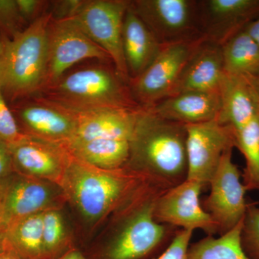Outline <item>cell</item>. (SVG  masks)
I'll use <instances>...</instances> for the list:
<instances>
[{"label": "cell", "instance_id": "obj_21", "mask_svg": "<svg viewBox=\"0 0 259 259\" xmlns=\"http://www.w3.org/2000/svg\"><path fill=\"white\" fill-rule=\"evenodd\" d=\"M162 47L131 8L130 2L122 28V49L130 79L138 77L147 69L157 57Z\"/></svg>", "mask_w": 259, "mask_h": 259}, {"label": "cell", "instance_id": "obj_28", "mask_svg": "<svg viewBox=\"0 0 259 259\" xmlns=\"http://www.w3.org/2000/svg\"><path fill=\"white\" fill-rule=\"evenodd\" d=\"M241 241L242 248L250 259H259V207L254 202L247 206Z\"/></svg>", "mask_w": 259, "mask_h": 259}, {"label": "cell", "instance_id": "obj_26", "mask_svg": "<svg viewBox=\"0 0 259 259\" xmlns=\"http://www.w3.org/2000/svg\"><path fill=\"white\" fill-rule=\"evenodd\" d=\"M235 148L245 158L243 183L248 191H259V114L249 123L235 131Z\"/></svg>", "mask_w": 259, "mask_h": 259}, {"label": "cell", "instance_id": "obj_7", "mask_svg": "<svg viewBox=\"0 0 259 259\" xmlns=\"http://www.w3.org/2000/svg\"><path fill=\"white\" fill-rule=\"evenodd\" d=\"M204 37L163 45L161 51L138 77L128 84L135 101L147 108L169 97L187 61Z\"/></svg>", "mask_w": 259, "mask_h": 259}, {"label": "cell", "instance_id": "obj_14", "mask_svg": "<svg viewBox=\"0 0 259 259\" xmlns=\"http://www.w3.org/2000/svg\"><path fill=\"white\" fill-rule=\"evenodd\" d=\"M259 16V0L199 1V31L204 40L223 46Z\"/></svg>", "mask_w": 259, "mask_h": 259}, {"label": "cell", "instance_id": "obj_22", "mask_svg": "<svg viewBox=\"0 0 259 259\" xmlns=\"http://www.w3.org/2000/svg\"><path fill=\"white\" fill-rule=\"evenodd\" d=\"M64 146L74 157L102 169L125 168L130 156V141L125 140L72 141Z\"/></svg>", "mask_w": 259, "mask_h": 259}, {"label": "cell", "instance_id": "obj_8", "mask_svg": "<svg viewBox=\"0 0 259 259\" xmlns=\"http://www.w3.org/2000/svg\"><path fill=\"white\" fill-rule=\"evenodd\" d=\"M131 7L161 45L202 37L199 1L136 0Z\"/></svg>", "mask_w": 259, "mask_h": 259}, {"label": "cell", "instance_id": "obj_3", "mask_svg": "<svg viewBox=\"0 0 259 259\" xmlns=\"http://www.w3.org/2000/svg\"><path fill=\"white\" fill-rule=\"evenodd\" d=\"M144 181L125 168L102 169L70 153L59 187L83 217L96 221L115 212Z\"/></svg>", "mask_w": 259, "mask_h": 259}, {"label": "cell", "instance_id": "obj_41", "mask_svg": "<svg viewBox=\"0 0 259 259\" xmlns=\"http://www.w3.org/2000/svg\"><path fill=\"white\" fill-rule=\"evenodd\" d=\"M3 54H4V44L3 39L0 37V69H1L2 63H3Z\"/></svg>", "mask_w": 259, "mask_h": 259}, {"label": "cell", "instance_id": "obj_24", "mask_svg": "<svg viewBox=\"0 0 259 259\" xmlns=\"http://www.w3.org/2000/svg\"><path fill=\"white\" fill-rule=\"evenodd\" d=\"M42 213L32 214L8 226L5 246L22 259H44Z\"/></svg>", "mask_w": 259, "mask_h": 259}, {"label": "cell", "instance_id": "obj_12", "mask_svg": "<svg viewBox=\"0 0 259 259\" xmlns=\"http://www.w3.org/2000/svg\"><path fill=\"white\" fill-rule=\"evenodd\" d=\"M204 187L197 181L186 180L160 195L154 208L158 223L179 229L201 230L207 236L217 234L218 228L200 202Z\"/></svg>", "mask_w": 259, "mask_h": 259}, {"label": "cell", "instance_id": "obj_32", "mask_svg": "<svg viewBox=\"0 0 259 259\" xmlns=\"http://www.w3.org/2000/svg\"><path fill=\"white\" fill-rule=\"evenodd\" d=\"M16 2L24 23L28 25L40 16L38 13L46 4L45 2L38 0H16Z\"/></svg>", "mask_w": 259, "mask_h": 259}, {"label": "cell", "instance_id": "obj_13", "mask_svg": "<svg viewBox=\"0 0 259 259\" xmlns=\"http://www.w3.org/2000/svg\"><path fill=\"white\" fill-rule=\"evenodd\" d=\"M19 127L27 136L65 145L74 137L76 117L74 112L38 96L10 105Z\"/></svg>", "mask_w": 259, "mask_h": 259}, {"label": "cell", "instance_id": "obj_25", "mask_svg": "<svg viewBox=\"0 0 259 259\" xmlns=\"http://www.w3.org/2000/svg\"><path fill=\"white\" fill-rule=\"evenodd\" d=\"M243 221L218 238L207 236L195 243H191L188 251L189 258L250 259L242 248L241 235Z\"/></svg>", "mask_w": 259, "mask_h": 259}, {"label": "cell", "instance_id": "obj_1", "mask_svg": "<svg viewBox=\"0 0 259 259\" xmlns=\"http://www.w3.org/2000/svg\"><path fill=\"white\" fill-rule=\"evenodd\" d=\"M186 125L165 120L148 108L140 111L130 141L126 169L166 191L187 178Z\"/></svg>", "mask_w": 259, "mask_h": 259}, {"label": "cell", "instance_id": "obj_20", "mask_svg": "<svg viewBox=\"0 0 259 259\" xmlns=\"http://www.w3.org/2000/svg\"><path fill=\"white\" fill-rule=\"evenodd\" d=\"M221 110L217 120L235 131L259 114L258 100L250 78L224 73L219 89Z\"/></svg>", "mask_w": 259, "mask_h": 259}, {"label": "cell", "instance_id": "obj_37", "mask_svg": "<svg viewBox=\"0 0 259 259\" xmlns=\"http://www.w3.org/2000/svg\"><path fill=\"white\" fill-rule=\"evenodd\" d=\"M57 259H88L83 256L82 253L74 248H70L64 254Z\"/></svg>", "mask_w": 259, "mask_h": 259}, {"label": "cell", "instance_id": "obj_23", "mask_svg": "<svg viewBox=\"0 0 259 259\" xmlns=\"http://www.w3.org/2000/svg\"><path fill=\"white\" fill-rule=\"evenodd\" d=\"M226 74L255 78L259 76V45L245 30L222 46Z\"/></svg>", "mask_w": 259, "mask_h": 259}, {"label": "cell", "instance_id": "obj_38", "mask_svg": "<svg viewBox=\"0 0 259 259\" xmlns=\"http://www.w3.org/2000/svg\"><path fill=\"white\" fill-rule=\"evenodd\" d=\"M0 259H22L17 255L14 251L5 246V248L0 252Z\"/></svg>", "mask_w": 259, "mask_h": 259}, {"label": "cell", "instance_id": "obj_9", "mask_svg": "<svg viewBox=\"0 0 259 259\" xmlns=\"http://www.w3.org/2000/svg\"><path fill=\"white\" fill-rule=\"evenodd\" d=\"M233 149L227 150L209 186L210 192L202 205L218 228L220 236L231 231L243 221L248 202L247 189L238 166L233 161Z\"/></svg>", "mask_w": 259, "mask_h": 259}, {"label": "cell", "instance_id": "obj_6", "mask_svg": "<svg viewBox=\"0 0 259 259\" xmlns=\"http://www.w3.org/2000/svg\"><path fill=\"white\" fill-rule=\"evenodd\" d=\"M130 2L83 1L74 17L85 33L110 56L116 71L127 82L130 77L122 49V28Z\"/></svg>", "mask_w": 259, "mask_h": 259}, {"label": "cell", "instance_id": "obj_35", "mask_svg": "<svg viewBox=\"0 0 259 259\" xmlns=\"http://www.w3.org/2000/svg\"><path fill=\"white\" fill-rule=\"evenodd\" d=\"M244 30L259 45V16L245 27Z\"/></svg>", "mask_w": 259, "mask_h": 259}, {"label": "cell", "instance_id": "obj_33", "mask_svg": "<svg viewBox=\"0 0 259 259\" xmlns=\"http://www.w3.org/2000/svg\"><path fill=\"white\" fill-rule=\"evenodd\" d=\"M15 173L9 145L0 139V182Z\"/></svg>", "mask_w": 259, "mask_h": 259}, {"label": "cell", "instance_id": "obj_40", "mask_svg": "<svg viewBox=\"0 0 259 259\" xmlns=\"http://www.w3.org/2000/svg\"><path fill=\"white\" fill-rule=\"evenodd\" d=\"M5 182H0V210H1L2 204H3V196H4Z\"/></svg>", "mask_w": 259, "mask_h": 259}, {"label": "cell", "instance_id": "obj_15", "mask_svg": "<svg viewBox=\"0 0 259 259\" xmlns=\"http://www.w3.org/2000/svg\"><path fill=\"white\" fill-rule=\"evenodd\" d=\"M9 146L16 173L60 185L70 156L64 145L26 135Z\"/></svg>", "mask_w": 259, "mask_h": 259}, {"label": "cell", "instance_id": "obj_2", "mask_svg": "<svg viewBox=\"0 0 259 259\" xmlns=\"http://www.w3.org/2000/svg\"><path fill=\"white\" fill-rule=\"evenodd\" d=\"M163 192L144 181L114 212V230L102 259H156L168 248L180 229L155 220V205Z\"/></svg>", "mask_w": 259, "mask_h": 259}, {"label": "cell", "instance_id": "obj_27", "mask_svg": "<svg viewBox=\"0 0 259 259\" xmlns=\"http://www.w3.org/2000/svg\"><path fill=\"white\" fill-rule=\"evenodd\" d=\"M64 218L57 207L42 213V245L44 259H57L70 249Z\"/></svg>", "mask_w": 259, "mask_h": 259}, {"label": "cell", "instance_id": "obj_11", "mask_svg": "<svg viewBox=\"0 0 259 259\" xmlns=\"http://www.w3.org/2000/svg\"><path fill=\"white\" fill-rule=\"evenodd\" d=\"M187 180L197 181L204 187L215 173L223 154L236 147L235 130L217 120L186 125Z\"/></svg>", "mask_w": 259, "mask_h": 259}, {"label": "cell", "instance_id": "obj_29", "mask_svg": "<svg viewBox=\"0 0 259 259\" xmlns=\"http://www.w3.org/2000/svg\"><path fill=\"white\" fill-rule=\"evenodd\" d=\"M25 23L16 0H0V34L2 39H11L23 31Z\"/></svg>", "mask_w": 259, "mask_h": 259}, {"label": "cell", "instance_id": "obj_34", "mask_svg": "<svg viewBox=\"0 0 259 259\" xmlns=\"http://www.w3.org/2000/svg\"><path fill=\"white\" fill-rule=\"evenodd\" d=\"M82 3L79 0L58 2L54 13H51L52 18L55 20L74 18Z\"/></svg>", "mask_w": 259, "mask_h": 259}, {"label": "cell", "instance_id": "obj_36", "mask_svg": "<svg viewBox=\"0 0 259 259\" xmlns=\"http://www.w3.org/2000/svg\"><path fill=\"white\" fill-rule=\"evenodd\" d=\"M7 228H8V225L5 223L0 212V252L5 248Z\"/></svg>", "mask_w": 259, "mask_h": 259}, {"label": "cell", "instance_id": "obj_39", "mask_svg": "<svg viewBox=\"0 0 259 259\" xmlns=\"http://www.w3.org/2000/svg\"><path fill=\"white\" fill-rule=\"evenodd\" d=\"M251 81L252 85H253V89L255 95H256L257 100H258V107H259V76L255 78H250Z\"/></svg>", "mask_w": 259, "mask_h": 259}, {"label": "cell", "instance_id": "obj_17", "mask_svg": "<svg viewBox=\"0 0 259 259\" xmlns=\"http://www.w3.org/2000/svg\"><path fill=\"white\" fill-rule=\"evenodd\" d=\"M224 73L222 46L204 39L187 61L170 96L187 92L219 93Z\"/></svg>", "mask_w": 259, "mask_h": 259}, {"label": "cell", "instance_id": "obj_10", "mask_svg": "<svg viewBox=\"0 0 259 259\" xmlns=\"http://www.w3.org/2000/svg\"><path fill=\"white\" fill-rule=\"evenodd\" d=\"M48 38L49 64L44 88L56 82L70 68L83 60L97 59L112 62L107 53L85 33L74 18L60 20L52 18Z\"/></svg>", "mask_w": 259, "mask_h": 259}, {"label": "cell", "instance_id": "obj_4", "mask_svg": "<svg viewBox=\"0 0 259 259\" xmlns=\"http://www.w3.org/2000/svg\"><path fill=\"white\" fill-rule=\"evenodd\" d=\"M45 13L11 39H3L0 88L10 105L36 95L44 88L49 64V26Z\"/></svg>", "mask_w": 259, "mask_h": 259}, {"label": "cell", "instance_id": "obj_16", "mask_svg": "<svg viewBox=\"0 0 259 259\" xmlns=\"http://www.w3.org/2000/svg\"><path fill=\"white\" fill-rule=\"evenodd\" d=\"M53 184L16 172L5 180L0 212L7 225L56 207L57 192Z\"/></svg>", "mask_w": 259, "mask_h": 259}, {"label": "cell", "instance_id": "obj_19", "mask_svg": "<svg viewBox=\"0 0 259 259\" xmlns=\"http://www.w3.org/2000/svg\"><path fill=\"white\" fill-rule=\"evenodd\" d=\"M147 108L165 120L194 125L217 120L221 100L219 93L187 92L166 97Z\"/></svg>", "mask_w": 259, "mask_h": 259}, {"label": "cell", "instance_id": "obj_31", "mask_svg": "<svg viewBox=\"0 0 259 259\" xmlns=\"http://www.w3.org/2000/svg\"><path fill=\"white\" fill-rule=\"evenodd\" d=\"M193 232L179 230L168 248L156 259H190L188 251Z\"/></svg>", "mask_w": 259, "mask_h": 259}, {"label": "cell", "instance_id": "obj_18", "mask_svg": "<svg viewBox=\"0 0 259 259\" xmlns=\"http://www.w3.org/2000/svg\"><path fill=\"white\" fill-rule=\"evenodd\" d=\"M142 108L102 109L78 113L74 112L76 117V128L74 137L70 141L92 140L130 141L134 134L138 116Z\"/></svg>", "mask_w": 259, "mask_h": 259}, {"label": "cell", "instance_id": "obj_5", "mask_svg": "<svg viewBox=\"0 0 259 259\" xmlns=\"http://www.w3.org/2000/svg\"><path fill=\"white\" fill-rule=\"evenodd\" d=\"M35 96L74 113L102 109L141 108L132 96L128 82L115 69L102 66L64 74Z\"/></svg>", "mask_w": 259, "mask_h": 259}, {"label": "cell", "instance_id": "obj_30", "mask_svg": "<svg viewBox=\"0 0 259 259\" xmlns=\"http://www.w3.org/2000/svg\"><path fill=\"white\" fill-rule=\"evenodd\" d=\"M25 136L19 127L11 107L0 88V139L11 146L21 141Z\"/></svg>", "mask_w": 259, "mask_h": 259}]
</instances>
